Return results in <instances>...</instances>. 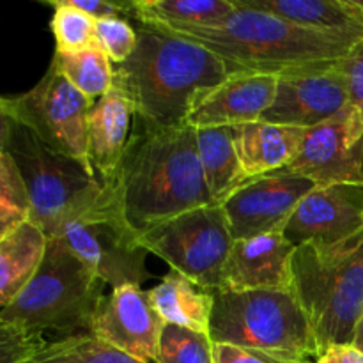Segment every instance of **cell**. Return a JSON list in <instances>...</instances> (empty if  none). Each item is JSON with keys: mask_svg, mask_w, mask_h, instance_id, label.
<instances>
[{"mask_svg": "<svg viewBox=\"0 0 363 363\" xmlns=\"http://www.w3.org/2000/svg\"><path fill=\"white\" fill-rule=\"evenodd\" d=\"M308 363H315V360L314 362H308Z\"/></svg>", "mask_w": 363, "mask_h": 363, "instance_id": "obj_36", "label": "cell"}, {"mask_svg": "<svg viewBox=\"0 0 363 363\" xmlns=\"http://www.w3.org/2000/svg\"><path fill=\"white\" fill-rule=\"evenodd\" d=\"M213 344H230L287 363L321 357L293 291H215Z\"/></svg>", "mask_w": 363, "mask_h": 363, "instance_id": "obj_6", "label": "cell"}, {"mask_svg": "<svg viewBox=\"0 0 363 363\" xmlns=\"http://www.w3.org/2000/svg\"><path fill=\"white\" fill-rule=\"evenodd\" d=\"M53 7L50 28L55 38V52H82L96 48V20L84 11L71 7L66 0H50Z\"/></svg>", "mask_w": 363, "mask_h": 363, "instance_id": "obj_26", "label": "cell"}, {"mask_svg": "<svg viewBox=\"0 0 363 363\" xmlns=\"http://www.w3.org/2000/svg\"><path fill=\"white\" fill-rule=\"evenodd\" d=\"M30 218L27 188L9 155L0 156V238Z\"/></svg>", "mask_w": 363, "mask_h": 363, "instance_id": "obj_27", "label": "cell"}, {"mask_svg": "<svg viewBox=\"0 0 363 363\" xmlns=\"http://www.w3.org/2000/svg\"><path fill=\"white\" fill-rule=\"evenodd\" d=\"M286 170L318 186L363 184V117L347 106L333 119L311 128Z\"/></svg>", "mask_w": 363, "mask_h": 363, "instance_id": "obj_12", "label": "cell"}, {"mask_svg": "<svg viewBox=\"0 0 363 363\" xmlns=\"http://www.w3.org/2000/svg\"><path fill=\"white\" fill-rule=\"evenodd\" d=\"M315 186L308 177L286 169L245 181L222 202L233 240L282 233L301 199Z\"/></svg>", "mask_w": 363, "mask_h": 363, "instance_id": "obj_11", "label": "cell"}, {"mask_svg": "<svg viewBox=\"0 0 363 363\" xmlns=\"http://www.w3.org/2000/svg\"><path fill=\"white\" fill-rule=\"evenodd\" d=\"M7 155L16 163L27 188L28 220L46 238L57 236L67 220L91 208L105 191V181L92 167L52 151L18 123H13Z\"/></svg>", "mask_w": 363, "mask_h": 363, "instance_id": "obj_7", "label": "cell"}, {"mask_svg": "<svg viewBox=\"0 0 363 363\" xmlns=\"http://www.w3.org/2000/svg\"><path fill=\"white\" fill-rule=\"evenodd\" d=\"M296 296L319 353L353 342L363 314V234L333 248L296 247L291 262Z\"/></svg>", "mask_w": 363, "mask_h": 363, "instance_id": "obj_4", "label": "cell"}, {"mask_svg": "<svg viewBox=\"0 0 363 363\" xmlns=\"http://www.w3.org/2000/svg\"><path fill=\"white\" fill-rule=\"evenodd\" d=\"M294 245L333 248L363 234V184L315 186L284 227Z\"/></svg>", "mask_w": 363, "mask_h": 363, "instance_id": "obj_13", "label": "cell"}, {"mask_svg": "<svg viewBox=\"0 0 363 363\" xmlns=\"http://www.w3.org/2000/svg\"><path fill=\"white\" fill-rule=\"evenodd\" d=\"M339 69L346 78L350 105L363 117V39L340 59Z\"/></svg>", "mask_w": 363, "mask_h": 363, "instance_id": "obj_31", "label": "cell"}, {"mask_svg": "<svg viewBox=\"0 0 363 363\" xmlns=\"http://www.w3.org/2000/svg\"><path fill=\"white\" fill-rule=\"evenodd\" d=\"M163 328L165 321L152 307L147 291L123 286L103 300L89 333L130 357L156 363Z\"/></svg>", "mask_w": 363, "mask_h": 363, "instance_id": "obj_15", "label": "cell"}, {"mask_svg": "<svg viewBox=\"0 0 363 363\" xmlns=\"http://www.w3.org/2000/svg\"><path fill=\"white\" fill-rule=\"evenodd\" d=\"M211 337L181 326L165 325L156 363H215Z\"/></svg>", "mask_w": 363, "mask_h": 363, "instance_id": "obj_28", "label": "cell"}, {"mask_svg": "<svg viewBox=\"0 0 363 363\" xmlns=\"http://www.w3.org/2000/svg\"><path fill=\"white\" fill-rule=\"evenodd\" d=\"M106 284L73 254L62 238H48L34 279L0 311V319L28 332L62 337L89 333Z\"/></svg>", "mask_w": 363, "mask_h": 363, "instance_id": "obj_5", "label": "cell"}, {"mask_svg": "<svg viewBox=\"0 0 363 363\" xmlns=\"http://www.w3.org/2000/svg\"><path fill=\"white\" fill-rule=\"evenodd\" d=\"M135 106L117 84L92 105L87 128L89 163L101 181H113L119 172L131 135Z\"/></svg>", "mask_w": 363, "mask_h": 363, "instance_id": "obj_18", "label": "cell"}, {"mask_svg": "<svg viewBox=\"0 0 363 363\" xmlns=\"http://www.w3.org/2000/svg\"><path fill=\"white\" fill-rule=\"evenodd\" d=\"M353 344L354 347H357L358 351H362L363 353V314H362V318L358 319V323H357V328H354V335H353Z\"/></svg>", "mask_w": 363, "mask_h": 363, "instance_id": "obj_35", "label": "cell"}, {"mask_svg": "<svg viewBox=\"0 0 363 363\" xmlns=\"http://www.w3.org/2000/svg\"><path fill=\"white\" fill-rule=\"evenodd\" d=\"M96 45L117 66L126 62L137 48V30L124 18L96 20Z\"/></svg>", "mask_w": 363, "mask_h": 363, "instance_id": "obj_29", "label": "cell"}, {"mask_svg": "<svg viewBox=\"0 0 363 363\" xmlns=\"http://www.w3.org/2000/svg\"><path fill=\"white\" fill-rule=\"evenodd\" d=\"M305 133L307 130L301 128L264 121L233 128L234 147L245 181L286 169L296 156Z\"/></svg>", "mask_w": 363, "mask_h": 363, "instance_id": "obj_19", "label": "cell"}, {"mask_svg": "<svg viewBox=\"0 0 363 363\" xmlns=\"http://www.w3.org/2000/svg\"><path fill=\"white\" fill-rule=\"evenodd\" d=\"M195 137L206 186L213 204H222L245 183L234 147L233 128H201L195 130Z\"/></svg>", "mask_w": 363, "mask_h": 363, "instance_id": "obj_22", "label": "cell"}, {"mask_svg": "<svg viewBox=\"0 0 363 363\" xmlns=\"http://www.w3.org/2000/svg\"><path fill=\"white\" fill-rule=\"evenodd\" d=\"M279 77L255 71H238L222 84L199 92L184 123L201 128H236L261 121L272 106Z\"/></svg>", "mask_w": 363, "mask_h": 363, "instance_id": "obj_16", "label": "cell"}, {"mask_svg": "<svg viewBox=\"0 0 363 363\" xmlns=\"http://www.w3.org/2000/svg\"><path fill=\"white\" fill-rule=\"evenodd\" d=\"M238 73L209 50L155 27L140 25L137 48L113 66V84L126 91L135 119L152 128L183 124L199 92Z\"/></svg>", "mask_w": 363, "mask_h": 363, "instance_id": "obj_2", "label": "cell"}, {"mask_svg": "<svg viewBox=\"0 0 363 363\" xmlns=\"http://www.w3.org/2000/svg\"><path fill=\"white\" fill-rule=\"evenodd\" d=\"M0 98L14 123L28 128L52 151L91 167L87 128L94 101L78 92L52 64L30 91Z\"/></svg>", "mask_w": 363, "mask_h": 363, "instance_id": "obj_10", "label": "cell"}, {"mask_svg": "<svg viewBox=\"0 0 363 363\" xmlns=\"http://www.w3.org/2000/svg\"><path fill=\"white\" fill-rule=\"evenodd\" d=\"M52 66L91 101L105 96L113 84V64L98 46L82 52H55Z\"/></svg>", "mask_w": 363, "mask_h": 363, "instance_id": "obj_24", "label": "cell"}, {"mask_svg": "<svg viewBox=\"0 0 363 363\" xmlns=\"http://www.w3.org/2000/svg\"><path fill=\"white\" fill-rule=\"evenodd\" d=\"M339 62L280 74L275 99L261 121L311 130L342 113L350 106V94Z\"/></svg>", "mask_w": 363, "mask_h": 363, "instance_id": "obj_14", "label": "cell"}, {"mask_svg": "<svg viewBox=\"0 0 363 363\" xmlns=\"http://www.w3.org/2000/svg\"><path fill=\"white\" fill-rule=\"evenodd\" d=\"M13 123L9 113L6 112L2 105V98H0V156H4L7 152V145H9L11 138V130H13Z\"/></svg>", "mask_w": 363, "mask_h": 363, "instance_id": "obj_34", "label": "cell"}, {"mask_svg": "<svg viewBox=\"0 0 363 363\" xmlns=\"http://www.w3.org/2000/svg\"><path fill=\"white\" fill-rule=\"evenodd\" d=\"M46 346L43 333L0 319V363H23Z\"/></svg>", "mask_w": 363, "mask_h": 363, "instance_id": "obj_30", "label": "cell"}, {"mask_svg": "<svg viewBox=\"0 0 363 363\" xmlns=\"http://www.w3.org/2000/svg\"><path fill=\"white\" fill-rule=\"evenodd\" d=\"M236 11L234 0H133L131 20L138 25L218 27Z\"/></svg>", "mask_w": 363, "mask_h": 363, "instance_id": "obj_23", "label": "cell"}, {"mask_svg": "<svg viewBox=\"0 0 363 363\" xmlns=\"http://www.w3.org/2000/svg\"><path fill=\"white\" fill-rule=\"evenodd\" d=\"M236 4L218 27L147 25L209 50L238 71L280 74L335 66L362 39L294 25L264 11Z\"/></svg>", "mask_w": 363, "mask_h": 363, "instance_id": "obj_3", "label": "cell"}, {"mask_svg": "<svg viewBox=\"0 0 363 363\" xmlns=\"http://www.w3.org/2000/svg\"><path fill=\"white\" fill-rule=\"evenodd\" d=\"M213 351H215V363H287L230 344H215Z\"/></svg>", "mask_w": 363, "mask_h": 363, "instance_id": "obj_32", "label": "cell"}, {"mask_svg": "<svg viewBox=\"0 0 363 363\" xmlns=\"http://www.w3.org/2000/svg\"><path fill=\"white\" fill-rule=\"evenodd\" d=\"M147 296L165 325L209 335L215 305L213 293L201 289L181 273L170 272L158 286L147 291Z\"/></svg>", "mask_w": 363, "mask_h": 363, "instance_id": "obj_21", "label": "cell"}, {"mask_svg": "<svg viewBox=\"0 0 363 363\" xmlns=\"http://www.w3.org/2000/svg\"><path fill=\"white\" fill-rule=\"evenodd\" d=\"M315 363H363V353L353 344H340L328 347Z\"/></svg>", "mask_w": 363, "mask_h": 363, "instance_id": "obj_33", "label": "cell"}, {"mask_svg": "<svg viewBox=\"0 0 363 363\" xmlns=\"http://www.w3.org/2000/svg\"><path fill=\"white\" fill-rule=\"evenodd\" d=\"M48 238L27 220L0 238V311L28 286L45 255Z\"/></svg>", "mask_w": 363, "mask_h": 363, "instance_id": "obj_20", "label": "cell"}, {"mask_svg": "<svg viewBox=\"0 0 363 363\" xmlns=\"http://www.w3.org/2000/svg\"><path fill=\"white\" fill-rule=\"evenodd\" d=\"M222 204H208L172 216L140 233V245L208 293L220 289L233 248Z\"/></svg>", "mask_w": 363, "mask_h": 363, "instance_id": "obj_9", "label": "cell"}, {"mask_svg": "<svg viewBox=\"0 0 363 363\" xmlns=\"http://www.w3.org/2000/svg\"><path fill=\"white\" fill-rule=\"evenodd\" d=\"M23 363H147L116 350L91 333L62 337L32 354Z\"/></svg>", "mask_w": 363, "mask_h": 363, "instance_id": "obj_25", "label": "cell"}, {"mask_svg": "<svg viewBox=\"0 0 363 363\" xmlns=\"http://www.w3.org/2000/svg\"><path fill=\"white\" fill-rule=\"evenodd\" d=\"M294 250L284 233L234 241L218 291H291Z\"/></svg>", "mask_w": 363, "mask_h": 363, "instance_id": "obj_17", "label": "cell"}, {"mask_svg": "<svg viewBox=\"0 0 363 363\" xmlns=\"http://www.w3.org/2000/svg\"><path fill=\"white\" fill-rule=\"evenodd\" d=\"M113 186L126 220L138 234L181 213L213 204L195 130L186 123L152 128L133 119Z\"/></svg>", "mask_w": 363, "mask_h": 363, "instance_id": "obj_1", "label": "cell"}, {"mask_svg": "<svg viewBox=\"0 0 363 363\" xmlns=\"http://www.w3.org/2000/svg\"><path fill=\"white\" fill-rule=\"evenodd\" d=\"M57 236L112 289L140 287L151 279L145 266L147 250L140 245V234L126 220L113 181H105L101 197L67 220Z\"/></svg>", "mask_w": 363, "mask_h": 363, "instance_id": "obj_8", "label": "cell"}]
</instances>
